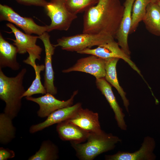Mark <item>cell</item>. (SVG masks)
<instances>
[{"label": "cell", "instance_id": "10", "mask_svg": "<svg viewBox=\"0 0 160 160\" xmlns=\"http://www.w3.org/2000/svg\"><path fill=\"white\" fill-rule=\"evenodd\" d=\"M105 59L91 55L78 59L72 66L62 71L63 73L79 71L90 74L97 79L103 78L105 75Z\"/></svg>", "mask_w": 160, "mask_h": 160}, {"label": "cell", "instance_id": "30", "mask_svg": "<svg viewBox=\"0 0 160 160\" xmlns=\"http://www.w3.org/2000/svg\"><path fill=\"white\" fill-rule=\"evenodd\" d=\"M159 1H160V0H159Z\"/></svg>", "mask_w": 160, "mask_h": 160}, {"label": "cell", "instance_id": "22", "mask_svg": "<svg viewBox=\"0 0 160 160\" xmlns=\"http://www.w3.org/2000/svg\"><path fill=\"white\" fill-rule=\"evenodd\" d=\"M12 119L4 113L0 114V143L6 145L15 137L16 128L12 123Z\"/></svg>", "mask_w": 160, "mask_h": 160}, {"label": "cell", "instance_id": "19", "mask_svg": "<svg viewBox=\"0 0 160 160\" xmlns=\"http://www.w3.org/2000/svg\"><path fill=\"white\" fill-rule=\"evenodd\" d=\"M119 59L114 57L105 59V75L104 78L116 89L121 98L126 111L129 113V100L127 98L126 92L120 85L117 77L116 67Z\"/></svg>", "mask_w": 160, "mask_h": 160}, {"label": "cell", "instance_id": "26", "mask_svg": "<svg viewBox=\"0 0 160 160\" xmlns=\"http://www.w3.org/2000/svg\"><path fill=\"white\" fill-rule=\"evenodd\" d=\"M18 3L25 6H34L44 7L48 2L46 0H15Z\"/></svg>", "mask_w": 160, "mask_h": 160}, {"label": "cell", "instance_id": "28", "mask_svg": "<svg viewBox=\"0 0 160 160\" xmlns=\"http://www.w3.org/2000/svg\"><path fill=\"white\" fill-rule=\"evenodd\" d=\"M159 0H151V2L153 3H157Z\"/></svg>", "mask_w": 160, "mask_h": 160}, {"label": "cell", "instance_id": "12", "mask_svg": "<svg viewBox=\"0 0 160 160\" xmlns=\"http://www.w3.org/2000/svg\"><path fill=\"white\" fill-rule=\"evenodd\" d=\"M38 37L43 42L45 48L44 85L47 93L55 95L57 93V89L54 84V72L52 66V59L55 47L51 43L50 36L48 32H44L41 35L38 36Z\"/></svg>", "mask_w": 160, "mask_h": 160}, {"label": "cell", "instance_id": "4", "mask_svg": "<svg viewBox=\"0 0 160 160\" xmlns=\"http://www.w3.org/2000/svg\"><path fill=\"white\" fill-rule=\"evenodd\" d=\"M113 37L107 35L87 33L63 36L57 40L55 47H60L63 50L77 52L94 46H98L114 39Z\"/></svg>", "mask_w": 160, "mask_h": 160}, {"label": "cell", "instance_id": "2", "mask_svg": "<svg viewBox=\"0 0 160 160\" xmlns=\"http://www.w3.org/2000/svg\"><path fill=\"white\" fill-rule=\"evenodd\" d=\"M26 72V69L23 68L16 76L9 77L0 68V98L5 103L4 113L12 119L21 108L22 99L26 91L23 81Z\"/></svg>", "mask_w": 160, "mask_h": 160}, {"label": "cell", "instance_id": "13", "mask_svg": "<svg viewBox=\"0 0 160 160\" xmlns=\"http://www.w3.org/2000/svg\"><path fill=\"white\" fill-rule=\"evenodd\" d=\"M82 108L81 103H78L56 110L49 115L44 121L32 125L30 128L29 132L32 134L35 133L53 124L67 120L73 117Z\"/></svg>", "mask_w": 160, "mask_h": 160}, {"label": "cell", "instance_id": "7", "mask_svg": "<svg viewBox=\"0 0 160 160\" xmlns=\"http://www.w3.org/2000/svg\"><path fill=\"white\" fill-rule=\"evenodd\" d=\"M0 20L14 24L27 34H35L39 36L47 31V25H39L31 18L21 16L11 7L6 5L0 4Z\"/></svg>", "mask_w": 160, "mask_h": 160}, {"label": "cell", "instance_id": "24", "mask_svg": "<svg viewBox=\"0 0 160 160\" xmlns=\"http://www.w3.org/2000/svg\"><path fill=\"white\" fill-rule=\"evenodd\" d=\"M34 70L35 78L31 85L25 91L23 97L31 96L32 95L39 94H45L47 93L46 90L41 81L40 73L45 70L44 65H37L32 67Z\"/></svg>", "mask_w": 160, "mask_h": 160}, {"label": "cell", "instance_id": "8", "mask_svg": "<svg viewBox=\"0 0 160 160\" xmlns=\"http://www.w3.org/2000/svg\"><path fill=\"white\" fill-rule=\"evenodd\" d=\"M77 53L80 54L93 55L105 59L111 57L122 59L143 77L140 71L131 60L130 56L124 52L114 39L99 46L95 48L87 49Z\"/></svg>", "mask_w": 160, "mask_h": 160}, {"label": "cell", "instance_id": "15", "mask_svg": "<svg viewBox=\"0 0 160 160\" xmlns=\"http://www.w3.org/2000/svg\"><path fill=\"white\" fill-rule=\"evenodd\" d=\"M135 0H125L123 4L124 13L121 23L115 38L124 52L130 56L131 52L128 44V37L129 34L132 23V12L133 4Z\"/></svg>", "mask_w": 160, "mask_h": 160}, {"label": "cell", "instance_id": "6", "mask_svg": "<svg viewBox=\"0 0 160 160\" xmlns=\"http://www.w3.org/2000/svg\"><path fill=\"white\" fill-rule=\"evenodd\" d=\"M6 26L11 30L14 33L15 39H9L13 41V44L17 49L18 53L24 54L28 52V57L23 62L32 67L36 64V60H40L42 49L36 44L38 36H34L25 33L16 28L13 24L8 23Z\"/></svg>", "mask_w": 160, "mask_h": 160}, {"label": "cell", "instance_id": "25", "mask_svg": "<svg viewBox=\"0 0 160 160\" xmlns=\"http://www.w3.org/2000/svg\"><path fill=\"white\" fill-rule=\"evenodd\" d=\"M98 1V0H66L65 4L71 12L77 15L85 12L96 5Z\"/></svg>", "mask_w": 160, "mask_h": 160}, {"label": "cell", "instance_id": "1", "mask_svg": "<svg viewBox=\"0 0 160 160\" xmlns=\"http://www.w3.org/2000/svg\"><path fill=\"white\" fill-rule=\"evenodd\" d=\"M124 7L120 0H98L84 12L82 33L102 34L115 38Z\"/></svg>", "mask_w": 160, "mask_h": 160}, {"label": "cell", "instance_id": "20", "mask_svg": "<svg viewBox=\"0 0 160 160\" xmlns=\"http://www.w3.org/2000/svg\"><path fill=\"white\" fill-rule=\"evenodd\" d=\"M142 21L148 32L160 37V7L157 3L149 4Z\"/></svg>", "mask_w": 160, "mask_h": 160}, {"label": "cell", "instance_id": "5", "mask_svg": "<svg viewBox=\"0 0 160 160\" xmlns=\"http://www.w3.org/2000/svg\"><path fill=\"white\" fill-rule=\"evenodd\" d=\"M65 1L50 0L44 7L51 21L50 24L47 25V32L54 30L67 31L73 21L77 18V15L68 9Z\"/></svg>", "mask_w": 160, "mask_h": 160}, {"label": "cell", "instance_id": "11", "mask_svg": "<svg viewBox=\"0 0 160 160\" xmlns=\"http://www.w3.org/2000/svg\"><path fill=\"white\" fill-rule=\"evenodd\" d=\"M156 147L154 139L150 136L144 137L140 148L133 152L119 151L115 154L105 155L106 160H154L156 156L153 153Z\"/></svg>", "mask_w": 160, "mask_h": 160}, {"label": "cell", "instance_id": "9", "mask_svg": "<svg viewBox=\"0 0 160 160\" xmlns=\"http://www.w3.org/2000/svg\"><path fill=\"white\" fill-rule=\"evenodd\" d=\"M78 93V90L74 91L71 97L65 100H60L54 95L47 93L44 96L38 97L31 96L25 97L26 99L37 103L39 108L37 112L38 116L41 118L47 117L55 111L73 105L74 98Z\"/></svg>", "mask_w": 160, "mask_h": 160}, {"label": "cell", "instance_id": "18", "mask_svg": "<svg viewBox=\"0 0 160 160\" xmlns=\"http://www.w3.org/2000/svg\"><path fill=\"white\" fill-rule=\"evenodd\" d=\"M17 49L14 44L6 41L0 33V68L8 67L18 70L20 65L17 59Z\"/></svg>", "mask_w": 160, "mask_h": 160}, {"label": "cell", "instance_id": "21", "mask_svg": "<svg viewBox=\"0 0 160 160\" xmlns=\"http://www.w3.org/2000/svg\"><path fill=\"white\" fill-rule=\"evenodd\" d=\"M59 149L57 146L49 140L44 141L39 150L30 157L28 160H56L59 158Z\"/></svg>", "mask_w": 160, "mask_h": 160}, {"label": "cell", "instance_id": "14", "mask_svg": "<svg viewBox=\"0 0 160 160\" xmlns=\"http://www.w3.org/2000/svg\"><path fill=\"white\" fill-rule=\"evenodd\" d=\"M95 83L97 88L104 96L114 112L118 126L121 129L126 130L127 126L124 119L125 114L116 100L111 85L104 78L96 79Z\"/></svg>", "mask_w": 160, "mask_h": 160}, {"label": "cell", "instance_id": "23", "mask_svg": "<svg viewBox=\"0 0 160 160\" xmlns=\"http://www.w3.org/2000/svg\"><path fill=\"white\" fill-rule=\"evenodd\" d=\"M151 0H135L133 5L132 23L129 34L135 31L139 23L143 20L146 12L147 6Z\"/></svg>", "mask_w": 160, "mask_h": 160}, {"label": "cell", "instance_id": "27", "mask_svg": "<svg viewBox=\"0 0 160 160\" xmlns=\"http://www.w3.org/2000/svg\"><path fill=\"white\" fill-rule=\"evenodd\" d=\"M15 154L14 151L8 148L3 147L0 148V160H7L15 157Z\"/></svg>", "mask_w": 160, "mask_h": 160}, {"label": "cell", "instance_id": "16", "mask_svg": "<svg viewBox=\"0 0 160 160\" xmlns=\"http://www.w3.org/2000/svg\"><path fill=\"white\" fill-rule=\"evenodd\" d=\"M66 121L89 132H98L102 130L98 114L87 108H81L73 117Z\"/></svg>", "mask_w": 160, "mask_h": 160}, {"label": "cell", "instance_id": "29", "mask_svg": "<svg viewBox=\"0 0 160 160\" xmlns=\"http://www.w3.org/2000/svg\"><path fill=\"white\" fill-rule=\"evenodd\" d=\"M157 4L159 5V7H160V1H158V2H157Z\"/></svg>", "mask_w": 160, "mask_h": 160}, {"label": "cell", "instance_id": "17", "mask_svg": "<svg viewBox=\"0 0 160 160\" xmlns=\"http://www.w3.org/2000/svg\"><path fill=\"white\" fill-rule=\"evenodd\" d=\"M56 130L63 140L82 143L86 141L89 132L76 125L65 121L57 124Z\"/></svg>", "mask_w": 160, "mask_h": 160}, {"label": "cell", "instance_id": "3", "mask_svg": "<svg viewBox=\"0 0 160 160\" xmlns=\"http://www.w3.org/2000/svg\"><path fill=\"white\" fill-rule=\"evenodd\" d=\"M86 141L84 143L70 142L76 156L80 160H92L99 155L113 149L121 140L102 130L89 132Z\"/></svg>", "mask_w": 160, "mask_h": 160}]
</instances>
